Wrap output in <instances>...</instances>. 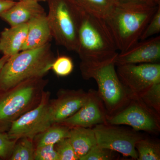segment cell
<instances>
[{
	"label": "cell",
	"mask_w": 160,
	"mask_h": 160,
	"mask_svg": "<svg viewBox=\"0 0 160 160\" xmlns=\"http://www.w3.org/2000/svg\"><path fill=\"white\" fill-rule=\"evenodd\" d=\"M160 5L116 2L105 20L118 51H126L139 41Z\"/></svg>",
	"instance_id": "cell-1"
},
{
	"label": "cell",
	"mask_w": 160,
	"mask_h": 160,
	"mask_svg": "<svg viewBox=\"0 0 160 160\" xmlns=\"http://www.w3.org/2000/svg\"><path fill=\"white\" fill-rule=\"evenodd\" d=\"M118 49L104 19L82 9L76 52L81 65H96L116 57Z\"/></svg>",
	"instance_id": "cell-2"
},
{
	"label": "cell",
	"mask_w": 160,
	"mask_h": 160,
	"mask_svg": "<svg viewBox=\"0 0 160 160\" xmlns=\"http://www.w3.org/2000/svg\"><path fill=\"white\" fill-rule=\"evenodd\" d=\"M55 59L50 43L9 57L0 70V90L9 91L28 80L43 78Z\"/></svg>",
	"instance_id": "cell-3"
},
{
	"label": "cell",
	"mask_w": 160,
	"mask_h": 160,
	"mask_svg": "<svg viewBox=\"0 0 160 160\" xmlns=\"http://www.w3.org/2000/svg\"><path fill=\"white\" fill-rule=\"evenodd\" d=\"M115 58L96 65H80L84 79H93L98 86V94L102 101L108 116L123 109L131 96L119 78L115 69Z\"/></svg>",
	"instance_id": "cell-4"
},
{
	"label": "cell",
	"mask_w": 160,
	"mask_h": 160,
	"mask_svg": "<svg viewBox=\"0 0 160 160\" xmlns=\"http://www.w3.org/2000/svg\"><path fill=\"white\" fill-rule=\"evenodd\" d=\"M47 20L57 45L76 52L82 8L74 0H46Z\"/></svg>",
	"instance_id": "cell-5"
},
{
	"label": "cell",
	"mask_w": 160,
	"mask_h": 160,
	"mask_svg": "<svg viewBox=\"0 0 160 160\" xmlns=\"http://www.w3.org/2000/svg\"><path fill=\"white\" fill-rule=\"evenodd\" d=\"M107 123L112 125H126L135 131L158 133L160 130V114L146 106L139 97H131L123 109L108 116Z\"/></svg>",
	"instance_id": "cell-6"
},
{
	"label": "cell",
	"mask_w": 160,
	"mask_h": 160,
	"mask_svg": "<svg viewBox=\"0 0 160 160\" xmlns=\"http://www.w3.org/2000/svg\"><path fill=\"white\" fill-rule=\"evenodd\" d=\"M47 95H43L38 106L12 121L8 132L9 137L18 140L22 138L32 140L53 124Z\"/></svg>",
	"instance_id": "cell-7"
},
{
	"label": "cell",
	"mask_w": 160,
	"mask_h": 160,
	"mask_svg": "<svg viewBox=\"0 0 160 160\" xmlns=\"http://www.w3.org/2000/svg\"><path fill=\"white\" fill-rule=\"evenodd\" d=\"M92 129L99 146L137 159L136 144L143 137L135 131L108 123L97 125Z\"/></svg>",
	"instance_id": "cell-8"
},
{
	"label": "cell",
	"mask_w": 160,
	"mask_h": 160,
	"mask_svg": "<svg viewBox=\"0 0 160 160\" xmlns=\"http://www.w3.org/2000/svg\"><path fill=\"white\" fill-rule=\"evenodd\" d=\"M117 66L119 78L131 97L139 96L152 84L160 82L159 63Z\"/></svg>",
	"instance_id": "cell-9"
},
{
	"label": "cell",
	"mask_w": 160,
	"mask_h": 160,
	"mask_svg": "<svg viewBox=\"0 0 160 160\" xmlns=\"http://www.w3.org/2000/svg\"><path fill=\"white\" fill-rule=\"evenodd\" d=\"M45 82L42 78L32 79L9 90L0 99V122L15 118L28 109L35 97L36 90Z\"/></svg>",
	"instance_id": "cell-10"
},
{
	"label": "cell",
	"mask_w": 160,
	"mask_h": 160,
	"mask_svg": "<svg viewBox=\"0 0 160 160\" xmlns=\"http://www.w3.org/2000/svg\"><path fill=\"white\" fill-rule=\"evenodd\" d=\"M107 112L97 91H88L86 102L75 114L59 123L71 127L75 126L92 128L107 123Z\"/></svg>",
	"instance_id": "cell-11"
},
{
	"label": "cell",
	"mask_w": 160,
	"mask_h": 160,
	"mask_svg": "<svg viewBox=\"0 0 160 160\" xmlns=\"http://www.w3.org/2000/svg\"><path fill=\"white\" fill-rule=\"evenodd\" d=\"M160 60V36L138 42L128 50L118 53L116 66L126 64L158 63Z\"/></svg>",
	"instance_id": "cell-12"
},
{
	"label": "cell",
	"mask_w": 160,
	"mask_h": 160,
	"mask_svg": "<svg viewBox=\"0 0 160 160\" xmlns=\"http://www.w3.org/2000/svg\"><path fill=\"white\" fill-rule=\"evenodd\" d=\"M88 92L82 89L64 90L50 104L53 124L59 123L75 114L84 105Z\"/></svg>",
	"instance_id": "cell-13"
},
{
	"label": "cell",
	"mask_w": 160,
	"mask_h": 160,
	"mask_svg": "<svg viewBox=\"0 0 160 160\" xmlns=\"http://www.w3.org/2000/svg\"><path fill=\"white\" fill-rule=\"evenodd\" d=\"M45 12V9L39 2L20 0L3 12L0 18L10 26H14L28 23L32 19Z\"/></svg>",
	"instance_id": "cell-14"
},
{
	"label": "cell",
	"mask_w": 160,
	"mask_h": 160,
	"mask_svg": "<svg viewBox=\"0 0 160 160\" xmlns=\"http://www.w3.org/2000/svg\"><path fill=\"white\" fill-rule=\"evenodd\" d=\"M28 25L27 36L21 51L36 49L50 43L52 37L46 12L32 19Z\"/></svg>",
	"instance_id": "cell-15"
},
{
	"label": "cell",
	"mask_w": 160,
	"mask_h": 160,
	"mask_svg": "<svg viewBox=\"0 0 160 160\" xmlns=\"http://www.w3.org/2000/svg\"><path fill=\"white\" fill-rule=\"evenodd\" d=\"M28 23L6 28L0 33V52L11 57L22 50L28 32Z\"/></svg>",
	"instance_id": "cell-16"
},
{
	"label": "cell",
	"mask_w": 160,
	"mask_h": 160,
	"mask_svg": "<svg viewBox=\"0 0 160 160\" xmlns=\"http://www.w3.org/2000/svg\"><path fill=\"white\" fill-rule=\"evenodd\" d=\"M69 138L78 160L97 144L95 133L92 128L80 126L71 127Z\"/></svg>",
	"instance_id": "cell-17"
},
{
	"label": "cell",
	"mask_w": 160,
	"mask_h": 160,
	"mask_svg": "<svg viewBox=\"0 0 160 160\" xmlns=\"http://www.w3.org/2000/svg\"><path fill=\"white\" fill-rule=\"evenodd\" d=\"M70 128L62 123L52 124L45 131L38 135L37 146L54 145L63 139L69 138Z\"/></svg>",
	"instance_id": "cell-18"
},
{
	"label": "cell",
	"mask_w": 160,
	"mask_h": 160,
	"mask_svg": "<svg viewBox=\"0 0 160 160\" xmlns=\"http://www.w3.org/2000/svg\"><path fill=\"white\" fill-rule=\"evenodd\" d=\"M87 12L105 19L116 3L115 0H74Z\"/></svg>",
	"instance_id": "cell-19"
},
{
	"label": "cell",
	"mask_w": 160,
	"mask_h": 160,
	"mask_svg": "<svg viewBox=\"0 0 160 160\" xmlns=\"http://www.w3.org/2000/svg\"><path fill=\"white\" fill-rule=\"evenodd\" d=\"M135 148L138 152L137 160H160L159 143L143 138L136 144Z\"/></svg>",
	"instance_id": "cell-20"
},
{
	"label": "cell",
	"mask_w": 160,
	"mask_h": 160,
	"mask_svg": "<svg viewBox=\"0 0 160 160\" xmlns=\"http://www.w3.org/2000/svg\"><path fill=\"white\" fill-rule=\"evenodd\" d=\"M16 143L9 159L11 160H34L35 149L32 139L24 138Z\"/></svg>",
	"instance_id": "cell-21"
},
{
	"label": "cell",
	"mask_w": 160,
	"mask_h": 160,
	"mask_svg": "<svg viewBox=\"0 0 160 160\" xmlns=\"http://www.w3.org/2000/svg\"><path fill=\"white\" fill-rule=\"evenodd\" d=\"M138 97L146 106L160 115V82L152 84Z\"/></svg>",
	"instance_id": "cell-22"
},
{
	"label": "cell",
	"mask_w": 160,
	"mask_h": 160,
	"mask_svg": "<svg viewBox=\"0 0 160 160\" xmlns=\"http://www.w3.org/2000/svg\"><path fill=\"white\" fill-rule=\"evenodd\" d=\"M74 65L71 58L66 56H61L55 59L52 64L51 69L58 76L66 77L71 74Z\"/></svg>",
	"instance_id": "cell-23"
},
{
	"label": "cell",
	"mask_w": 160,
	"mask_h": 160,
	"mask_svg": "<svg viewBox=\"0 0 160 160\" xmlns=\"http://www.w3.org/2000/svg\"><path fill=\"white\" fill-rule=\"evenodd\" d=\"M115 152L97 144L79 160H112L116 159Z\"/></svg>",
	"instance_id": "cell-24"
},
{
	"label": "cell",
	"mask_w": 160,
	"mask_h": 160,
	"mask_svg": "<svg viewBox=\"0 0 160 160\" xmlns=\"http://www.w3.org/2000/svg\"><path fill=\"white\" fill-rule=\"evenodd\" d=\"M59 160H78L69 138L63 139L54 145Z\"/></svg>",
	"instance_id": "cell-25"
},
{
	"label": "cell",
	"mask_w": 160,
	"mask_h": 160,
	"mask_svg": "<svg viewBox=\"0 0 160 160\" xmlns=\"http://www.w3.org/2000/svg\"><path fill=\"white\" fill-rule=\"evenodd\" d=\"M160 32V5L147 24L142 33L140 40L152 37Z\"/></svg>",
	"instance_id": "cell-26"
},
{
	"label": "cell",
	"mask_w": 160,
	"mask_h": 160,
	"mask_svg": "<svg viewBox=\"0 0 160 160\" xmlns=\"http://www.w3.org/2000/svg\"><path fill=\"white\" fill-rule=\"evenodd\" d=\"M34 160H59L54 145L37 146L35 149Z\"/></svg>",
	"instance_id": "cell-27"
},
{
	"label": "cell",
	"mask_w": 160,
	"mask_h": 160,
	"mask_svg": "<svg viewBox=\"0 0 160 160\" xmlns=\"http://www.w3.org/2000/svg\"><path fill=\"white\" fill-rule=\"evenodd\" d=\"M16 141L10 138L8 133H0V158L5 159L11 155Z\"/></svg>",
	"instance_id": "cell-28"
},
{
	"label": "cell",
	"mask_w": 160,
	"mask_h": 160,
	"mask_svg": "<svg viewBox=\"0 0 160 160\" xmlns=\"http://www.w3.org/2000/svg\"><path fill=\"white\" fill-rule=\"evenodd\" d=\"M116 2H122L142 3L148 5L158 6L160 5V0H115Z\"/></svg>",
	"instance_id": "cell-29"
},
{
	"label": "cell",
	"mask_w": 160,
	"mask_h": 160,
	"mask_svg": "<svg viewBox=\"0 0 160 160\" xmlns=\"http://www.w3.org/2000/svg\"><path fill=\"white\" fill-rule=\"evenodd\" d=\"M16 1L0 0V16L3 12L8 10L15 3Z\"/></svg>",
	"instance_id": "cell-30"
},
{
	"label": "cell",
	"mask_w": 160,
	"mask_h": 160,
	"mask_svg": "<svg viewBox=\"0 0 160 160\" xmlns=\"http://www.w3.org/2000/svg\"><path fill=\"white\" fill-rule=\"evenodd\" d=\"M9 57L8 56L3 55V56L0 58V70Z\"/></svg>",
	"instance_id": "cell-31"
},
{
	"label": "cell",
	"mask_w": 160,
	"mask_h": 160,
	"mask_svg": "<svg viewBox=\"0 0 160 160\" xmlns=\"http://www.w3.org/2000/svg\"><path fill=\"white\" fill-rule=\"evenodd\" d=\"M19 1H20V0H19ZM34 1H37V2H46V0H34Z\"/></svg>",
	"instance_id": "cell-32"
},
{
	"label": "cell",
	"mask_w": 160,
	"mask_h": 160,
	"mask_svg": "<svg viewBox=\"0 0 160 160\" xmlns=\"http://www.w3.org/2000/svg\"><path fill=\"white\" fill-rule=\"evenodd\" d=\"M6 1H15V0H6ZM18 1H19V0H18Z\"/></svg>",
	"instance_id": "cell-33"
}]
</instances>
